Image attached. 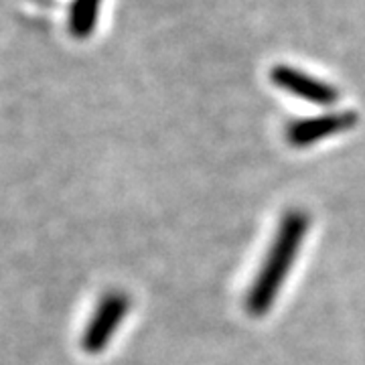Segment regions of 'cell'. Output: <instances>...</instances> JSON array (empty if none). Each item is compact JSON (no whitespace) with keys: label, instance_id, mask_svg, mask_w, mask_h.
<instances>
[{"label":"cell","instance_id":"obj_3","mask_svg":"<svg viewBox=\"0 0 365 365\" xmlns=\"http://www.w3.org/2000/svg\"><path fill=\"white\" fill-rule=\"evenodd\" d=\"M357 122H359V116L351 110L299 120L287 128V143L294 148H307V146H313L314 143H321L325 138L351 130Z\"/></svg>","mask_w":365,"mask_h":365},{"label":"cell","instance_id":"obj_2","mask_svg":"<svg viewBox=\"0 0 365 365\" xmlns=\"http://www.w3.org/2000/svg\"><path fill=\"white\" fill-rule=\"evenodd\" d=\"M130 311V299L122 290H110L96 304L90 323L81 335V349L88 355L102 353L112 343L120 325Z\"/></svg>","mask_w":365,"mask_h":365},{"label":"cell","instance_id":"obj_5","mask_svg":"<svg viewBox=\"0 0 365 365\" xmlns=\"http://www.w3.org/2000/svg\"><path fill=\"white\" fill-rule=\"evenodd\" d=\"M100 4H102V0H73L69 26L78 39H86L91 35L93 26L98 23Z\"/></svg>","mask_w":365,"mask_h":365},{"label":"cell","instance_id":"obj_4","mask_svg":"<svg viewBox=\"0 0 365 365\" xmlns=\"http://www.w3.org/2000/svg\"><path fill=\"white\" fill-rule=\"evenodd\" d=\"M270 79L280 90L288 91V93L297 96L304 102H311V104L331 106L335 104L339 98V93L333 86H329L327 81H321V79L313 78L304 71H299L294 67L276 66L270 71Z\"/></svg>","mask_w":365,"mask_h":365},{"label":"cell","instance_id":"obj_1","mask_svg":"<svg viewBox=\"0 0 365 365\" xmlns=\"http://www.w3.org/2000/svg\"><path fill=\"white\" fill-rule=\"evenodd\" d=\"M309 225H311V217L302 209H288L284 217L280 220L272 246L268 250L264 264L256 274L246 297V311L252 317H264L272 309L287 282L290 268L297 262Z\"/></svg>","mask_w":365,"mask_h":365}]
</instances>
